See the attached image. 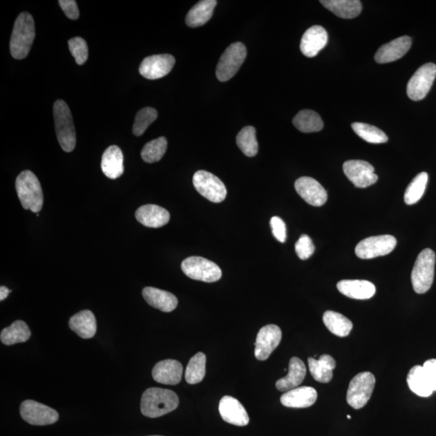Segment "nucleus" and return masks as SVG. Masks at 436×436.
<instances>
[{
	"label": "nucleus",
	"instance_id": "f257e3e1",
	"mask_svg": "<svg viewBox=\"0 0 436 436\" xmlns=\"http://www.w3.org/2000/svg\"><path fill=\"white\" fill-rule=\"evenodd\" d=\"M179 404V397L174 391L150 388L143 392L141 411L148 418H159L175 410Z\"/></svg>",
	"mask_w": 436,
	"mask_h": 436
},
{
	"label": "nucleus",
	"instance_id": "f03ea898",
	"mask_svg": "<svg viewBox=\"0 0 436 436\" xmlns=\"http://www.w3.org/2000/svg\"><path fill=\"white\" fill-rule=\"evenodd\" d=\"M35 35V23L31 14L21 13L14 25L10 41V51L14 59H23L27 57Z\"/></svg>",
	"mask_w": 436,
	"mask_h": 436
},
{
	"label": "nucleus",
	"instance_id": "7ed1b4c3",
	"mask_svg": "<svg viewBox=\"0 0 436 436\" xmlns=\"http://www.w3.org/2000/svg\"><path fill=\"white\" fill-rule=\"evenodd\" d=\"M16 189L22 207L39 213L43 206V193L39 180L30 171H23L16 180Z\"/></svg>",
	"mask_w": 436,
	"mask_h": 436
},
{
	"label": "nucleus",
	"instance_id": "20e7f679",
	"mask_svg": "<svg viewBox=\"0 0 436 436\" xmlns=\"http://www.w3.org/2000/svg\"><path fill=\"white\" fill-rule=\"evenodd\" d=\"M54 117L57 140L61 149L71 152L76 145V134L73 118L68 105L59 99L54 104Z\"/></svg>",
	"mask_w": 436,
	"mask_h": 436
},
{
	"label": "nucleus",
	"instance_id": "39448f33",
	"mask_svg": "<svg viewBox=\"0 0 436 436\" xmlns=\"http://www.w3.org/2000/svg\"><path fill=\"white\" fill-rule=\"evenodd\" d=\"M435 254L426 248L419 253L411 273V282L415 293H426L433 284Z\"/></svg>",
	"mask_w": 436,
	"mask_h": 436
},
{
	"label": "nucleus",
	"instance_id": "423d86ee",
	"mask_svg": "<svg viewBox=\"0 0 436 436\" xmlns=\"http://www.w3.org/2000/svg\"><path fill=\"white\" fill-rule=\"evenodd\" d=\"M376 384V378L370 372L359 373L350 382L347 392L348 404L352 408H363L370 400Z\"/></svg>",
	"mask_w": 436,
	"mask_h": 436
},
{
	"label": "nucleus",
	"instance_id": "0eeeda50",
	"mask_svg": "<svg viewBox=\"0 0 436 436\" xmlns=\"http://www.w3.org/2000/svg\"><path fill=\"white\" fill-rule=\"evenodd\" d=\"M247 57L246 46L241 42L233 43L220 59L216 75L221 82H227L236 75Z\"/></svg>",
	"mask_w": 436,
	"mask_h": 436
},
{
	"label": "nucleus",
	"instance_id": "6e6552de",
	"mask_svg": "<svg viewBox=\"0 0 436 436\" xmlns=\"http://www.w3.org/2000/svg\"><path fill=\"white\" fill-rule=\"evenodd\" d=\"M182 271L191 279L213 283L221 279V268L215 263L199 256L187 258L182 263Z\"/></svg>",
	"mask_w": 436,
	"mask_h": 436
},
{
	"label": "nucleus",
	"instance_id": "1a4fd4ad",
	"mask_svg": "<svg viewBox=\"0 0 436 436\" xmlns=\"http://www.w3.org/2000/svg\"><path fill=\"white\" fill-rule=\"evenodd\" d=\"M193 185L205 198L214 203H221L226 199L227 190L218 177L206 171H196L193 176Z\"/></svg>",
	"mask_w": 436,
	"mask_h": 436
},
{
	"label": "nucleus",
	"instance_id": "9d476101",
	"mask_svg": "<svg viewBox=\"0 0 436 436\" xmlns=\"http://www.w3.org/2000/svg\"><path fill=\"white\" fill-rule=\"evenodd\" d=\"M436 77V65L424 64L416 70L407 84V95L410 99L419 102L426 97Z\"/></svg>",
	"mask_w": 436,
	"mask_h": 436
},
{
	"label": "nucleus",
	"instance_id": "9b49d317",
	"mask_svg": "<svg viewBox=\"0 0 436 436\" xmlns=\"http://www.w3.org/2000/svg\"><path fill=\"white\" fill-rule=\"evenodd\" d=\"M397 239L389 234L363 239L356 247V254L363 260L384 256L395 250Z\"/></svg>",
	"mask_w": 436,
	"mask_h": 436
},
{
	"label": "nucleus",
	"instance_id": "f8f14e48",
	"mask_svg": "<svg viewBox=\"0 0 436 436\" xmlns=\"http://www.w3.org/2000/svg\"><path fill=\"white\" fill-rule=\"evenodd\" d=\"M20 412L23 420L35 426L54 424L59 418L55 410L33 400L23 401Z\"/></svg>",
	"mask_w": 436,
	"mask_h": 436
},
{
	"label": "nucleus",
	"instance_id": "ddd939ff",
	"mask_svg": "<svg viewBox=\"0 0 436 436\" xmlns=\"http://www.w3.org/2000/svg\"><path fill=\"white\" fill-rule=\"evenodd\" d=\"M343 169L348 180L357 188H367L378 180L375 167L366 161L348 160L344 162Z\"/></svg>",
	"mask_w": 436,
	"mask_h": 436
},
{
	"label": "nucleus",
	"instance_id": "4468645a",
	"mask_svg": "<svg viewBox=\"0 0 436 436\" xmlns=\"http://www.w3.org/2000/svg\"><path fill=\"white\" fill-rule=\"evenodd\" d=\"M282 339V332L278 325H267L258 332L255 343V356L258 361H266L271 354L279 346Z\"/></svg>",
	"mask_w": 436,
	"mask_h": 436
},
{
	"label": "nucleus",
	"instance_id": "2eb2a0df",
	"mask_svg": "<svg viewBox=\"0 0 436 436\" xmlns=\"http://www.w3.org/2000/svg\"><path fill=\"white\" fill-rule=\"evenodd\" d=\"M175 64V57L171 55H152L142 61L139 72L147 79H161L170 73Z\"/></svg>",
	"mask_w": 436,
	"mask_h": 436
},
{
	"label": "nucleus",
	"instance_id": "dca6fc26",
	"mask_svg": "<svg viewBox=\"0 0 436 436\" xmlns=\"http://www.w3.org/2000/svg\"><path fill=\"white\" fill-rule=\"evenodd\" d=\"M294 186L296 193L309 205L319 207L327 202V191L319 182L311 177H301L295 182Z\"/></svg>",
	"mask_w": 436,
	"mask_h": 436
},
{
	"label": "nucleus",
	"instance_id": "f3484780",
	"mask_svg": "<svg viewBox=\"0 0 436 436\" xmlns=\"http://www.w3.org/2000/svg\"><path fill=\"white\" fill-rule=\"evenodd\" d=\"M219 412L222 419L228 424L244 426L250 421L247 412L241 402L231 396H225L220 401Z\"/></svg>",
	"mask_w": 436,
	"mask_h": 436
},
{
	"label": "nucleus",
	"instance_id": "a211bd4d",
	"mask_svg": "<svg viewBox=\"0 0 436 436\" xmlns=\"http://www.w3.org/2000/svg\"><path fill=\"white\" fill-rule=\"evenodd\" d=\"M328 41V35L325 28L314 26L306 30L301 38V51L306 57H315L327 46Z\"/></svg>",
	"mask_w": 436,
	"mask_h": 436
},
{
	"label": "nucleus",
	"instance_id": "6ab92c4d",
	"mask_svg": "<svg viewBox=\"0 0 436 436\" xmlns=\"http://www.w3.org/2000/svg\"><path fill=\"white\" fill-rule=\"evenodd\" d=\"M411 44L412 40L408 36L397 38L379 48L376 53L375 60L381 64L399 60L409 51Z\"/></svg>",
	"mask_w": 436,
	"mask_h": 436
},
{
	"label": "nucleus",
	"instance_id": "aec40b11",
	"mask_svg": "<svg viewBox=\"0 0 436 436\" xmlns=\"http://www.w3.org/2000/svg\"><path fill=\"white\" fill-rule=\"evenodd\" d=\"M183 375V366L175 359H165L157 363L152 370V377L156 382L164 385L179 384Z\"/></svg>",
	"mask_w": 436,
	"mask_h": 436
},
{
	"label": "nucleus",
	"instance_id": "412c9836",
	"mask_svg": "<svg viewBox=\"0 0 436 436\" xmlns=\"http://www.w3.org/2000/svg\"><path fill=\"white\" fill-rule=\"evenodd\" d=\"M318 399V392L312 387L303 386L287 391L281 397L282 405L290 408H307Z\"/></svg>",
	"mask_w": 436,
	"mask_h": 436
},
{
	"label": "nucleus",
	"instance_id": "4be33fe9",
	"mask_svg": "<svg viewBox=\"0 0 436 436\" xmlns=\"http://www.w3.org/2000/svg\"><path fill=\"white\" fill-rule=\"evenodd\" d=\"M135 217L146 227L160 228L170 221V214L167 209L156 205H146L138 209Z\"/></svg>",
	"mask_w": 436,
	"mask_h": 436
},
{
	"label": "nucleus",
	"instance_id": "5701e85b",
	"mask_svg": "<svg viewBox=\"0 0 436 436\" xmlns=\"http://www.w3.org/2000/svg\"><path fill=\"white\" fill-rule=\"evenodd\" d=\"M337 289L349 298L368 300L376 294V287L372 282L363 280H343L337 284Z\"/></svg>",
	"mask_w": 436,
	"mask_h": 436
},
{
	"label": "nucleus",
	"instance_id": "b1692460",
	"mask_svg": "<svg viewBox=\"0 0 436 436\" xmlns=\"http://www.w3.org/2000/svg\"><path fill=\"white\" fill-rule=\"evenodd\" d=\"M144 299L152 307L169 313L178 305V299L174 294L164 290L153 287H144L142 290Z\"/></svg>",
	"mask_w": 436,
	"mask_h": 436
},
{
	"label": "nucleus",
	"instance_id": "393cba45",
	"mask_svg": "<svg viewBox=\"0 0 436 436\" xmlns=\"http://www.w3.org/2000/svg\"><path fill=\"white\" fill-rule=\"evenodd\" d=\"M305 375L306 368L303 361L298 357L291 358L289 373L286 377L276 381V389L281 392L294 390L303 382Z\"/></svg>",
	"mask_w": 436,
	"mask_h": 436
},
{
	"label": "nucleus",
	"instance_id": "a878e982",
	"mask_svg": "<svg viewBox=\"0 0 436 436\" xmlns=\"http://www.w3.org/2000/svg\"><path fill=\"white\" fill-rule=\"evenodd\" d=\"M71 330L83 339H91L97 333V324L94 314L90 310L80 311L69 320Z\"/></svg>",
	"mask_w": 436,
	"mask_h": 436
},
{
	"label": "nucleus",
	"instance_id": "bb28decb",
	"mask_svg": "<svg viewBox=\"0 0 436 436\" xmlns=\"http://www.w3.org/2000/svg\"><path fill=\"white\" fill-rule=\"evenodd\" d=\"M103 173L111 180H116L124 173V156L117 146H111L104 152L102 160Z\"/></svg>",
	"mask_w": 436,
	"mask_h": 436
},
{
	"label": "nucleus",
	"instance_id": "cd10ccee",
	"mask_svg": "<svg viewBox=\"0 0 436 436\" xmlns=\"http://www.w3.org/2000/svg\"><path fill=\"white\" fill-rule=\"evenodd\" d=\"M308 363L310 372L315 381L328 383L332 380L333 370L337 367V362L330 354H323L319 359L310 357L308 359Z\"/></svg>",
	"mask_w": 436,
	"mask_h": 436
},
{
	"label": "nucleus",
	"instance_id": "c85d7f7f",
	"mask_svg": "<svg viewBox=\"0 0 436 436\" xmlns=\"http://www.w3.org/2000/svg\"><path fill=\"white\" fill-rule=\"evenodd\" d=\"M320 3L334 15L343 19H353L362 11V4L359 0H322Z\"/></svg>",
	"mask_w": 436,
	"mask_h": 436
},
{
	"label": "nucleus",
	"instance_id": "c756f323",
	"mask_svg": "<svg viewBox=\"0 0 436 436\" xmlns=\"http://www.w3.org/2000/svg\"><path fill=\"white\" fill-rule=\"evenodd\" d=\"M217 3L216 0H203L196 3L186 17L187 26L196 28L205 25L212 17Z\"/></svg>",
	"mask_w": 436,
	"mask_h": 436
},
{
	"label": "nucleus",
	"instance_id": "7c9ffc66",
	"mask_svg": "<svg viewBox=\"0 0 436 436\" xmlns=\"http://www.w3.org/2000/svg\"><path fill=\"white\" fill-rule=\"evenodd\" d=\"M406 381L410 390L416 395L428 397L433 394L434 391L425 375L423 366H415L411 368Z\"/></svg>",
	"mask_w": 436,
	"mask_h": 436
},
{
	"label": "nucleus",
	"instance_id": "2f4dec72",
	"mask_svg": "<svg viewBox=\"0 0 436 436\" xmlns=\"http://www.w3.org/2000/svg\"><path fill=\"white\" fill-rule=\"evenodd\" d=\"M31 337V332L28 325L21 320H17L14 322L10 327L4 328L1 334H0V339L3 344L7 346H11V345L25 343L28 341Z\"/></svg>",
	"mask_w": 436,
	"mask_h": 436
},
{
	"label": "nucleus",
	"instance_id": "473e14b6",
	"mask_svg": "<svg viewBox=\"0 0 436 436\" xmlns=\"http://www.w3.org/2000/svg\"><path fill=\"white\" fill-rule=\"evenodd\" d=\"M323 323L330 332L339 337H346L352 332L353 324L351 320L334 311H325Z\"/></svg>",
	"mask_w": 436,
	"mask_h": 436
},
{
	"label": "nucleus",
	"instance_id": "72a5a7b5",
	"mask_svg": "<svg viewBox=\"0 0 436 436\" xmlns=\"http://www.w3.org/2000/svg\"><path fill=\"white\" fill-rule=\"evenodd\" d=\"M293 123L303 133L319 132L323 129L322 118L317 113L309 109L303 110L296 114Z\"/></svg>",
	"mask_w": 436,
	"mask_h": 436
},
{
	"label": "nucleus",
	"instance_id": "f704fd0d",
	"mask_svg": "<svg viewBox=\"0 0 436 436\" xmlns=\"http://www.w3.org/2000/svg\"><path fill=\"white\" fill-rule=\"evenodd\" d=\"M236 143L244 155L256 156L258 150L256 129L253 126L244 127L238 134Z\"/></svg>",
	"mask_w": 436,
	"mask_h": 436
},
{
	"label": "nucleus",
	"instance_id": "c9c22d12",
	"mask_svg": "<svg viewBox=\"0 0 436 436\" xmlns=\"http://www.w3.org/2000/svg\"><path fill=\"white\" fill-rule=\"evenodd\" d=\"M206 357L202 352L191 358L185 371V380L189 384L195 385L203 381L205 376Z\"/></svg>",
	"mask_w": 436,
	"mask_h": 436
},
{
	"label": "nucleus",
	"instance_id": "e433bc0d",
	"mask_svg": "<svg viewBox=\"0 0 436 436\" xmlns=\"http://www.w3.org/2000/svg\"><path fill=\"white\" fill-rule=\"evenodd\" d=\"M428 181V175L426 172H421L415 177L405 191L404 200L406 205H415L423 198Z\"/></svg>",
	"mask_w": 436,
	"mask_h": 436
},
{
	"label": "nucleus",
	"instance_id": "4c0bfd02",
	"mask_svg": "<svg viewBox=\"0 0 436 436\" xmlns=\"http://www.w3.org/2000/svg\"><path fill=\"white\" fill-rule=\"evenodd\" d=\"M354 133L363 140L372 144L386 143L389 140L386 134L380 129L371 124L356 122L352 124Z\"/></svg>",
	"mask_w": 436,
	"mask_h": 436
},
{
	"label": "nucleus",
	"instance_id": "58836bf2",
	"mask_svg": "<svg viewBox=\"0 0 436 436\" xmlns=\"http://www.w3.org/2000/svg\"><path fill=\"white\" fill-rule=\"evenodd\" d=\"M167 141L161 137L146 144L141 153L142 160L148 164L161 160L167 151Z\"/></svg>",
	"mask_w": 436,
	"mask_h": 436
},
{
	"label": "nucleus",
	"instance_id": "ea45409f",
	"mask_svg": "<svg viewBox=\"0 0 436 436\" xmlns=\"http://www.w3.org/2000/svg\"><path fill=\"white\" fill-rule=\"evenodd\" d=\"M158 117L157 110L153 108H144L139 111L135 117L133 126V133L135 136H141L146 132L148 127L155 121Z\"/></svg>",
	"mask_w": 436,
	"mask_h": 436
},
{
	"label": "nucleus",
	"instance_id": "a19ab883",
	"mask_svg": "<svg viewBox=\"0 0 436 436\" xmlns=\"http://www.w3.org/2000/svg\"><path fill=\"white\" fill-rule=\"evenodd\" d=\"M69 49L79 65H83L88 59L87 42L82 37H74L68 41Z\"/></svg>",
	"mask_w": 436,
	"mask_h": 436
},
{
	"label": "nucleus",
	"instance_id": "79ce46f5",
	"mask_svg": "<svg viewBox=\"0 0 436 436\" xmlns=\"http://www.w3.org/2000/svg\"><path fill=\"white\" fill-rule=\"evenodd\" d=\"M295 251L301 260H308L315 251L312 239L306 234H303L295 244Z\"/></svg>",
	"mask_w": 436,
	"mask_h": 436
},
{
	"label": "nucleus",
	"instance_id": "37998d69",
	"mask_svg": "<svg viewBox=\"0 0 436 436\" xmlns=\"http://www.w3.org/2000/svg\"><path fill=\"white\" fill-rule=\"evenodd\" d=\"M270 225L273 236L280 243H285L287 238L285 222L279 217H273L271 219Z\"/></svg>",
	"mask_w": 436,
	"mask_h": 436
},
{
	"label": "nucleus",
	"instance_id": "c03bdc74",
	"mask_svg": "<svg viewBox=\"0 0 436 436\" xmlns=\"http://www.w3.org/2000/svg\"><path fill=\"white\" fill-rule=\"evenodd\" d=\"M59 3L67 17L70 20H77L79 11L77 3L75 0H59Z\"/></svg>",
	"mask_w": 436,
	"mask_h": 436
},
{
	"label": "nucleus",
	"instance_id": "a18cd8bd",
	"mask_svg": "<svg viewBox=\"0 0 436 436\" xmlns=\"http://www.w3.org/2000/svg\"><path fill=\"white\" fill-rule=\"evenodd\" d=\"M425 375L430 382L433 391H436V359H430L423 366Z\"/></svg>",
	"mask_w": 436,
	"mask_h": 436
},
{
	"label": "nucleus",
	"instance_id": "49530a36",
	"mask_svg": "<svg viewBox=\"0 0 436 436\" xmlns=\"http://www.w3.org/2000/svg\"><path fill=\"white\" fill-rule=\"evenodd\" d=\"M11 292L12 291L8 290L6 286H1V287H0V301H3V300H6Z\"/></svg>",
	"mask_w": 436,
	"mask_h": 436
},
{
	"label": "nucleus",
	"instance_id": "de8ad7c7",
	"mask_svg": "<svg viewBox=\"0 0 436 436\" xmlns=\"http://www.w3.org/2000/svg\"><path fill=\"white\" fill-rule=\"evenodd\" d=\"M347 418L350 419H352V417L351 415H347Z\"/></svg>",
	"mask_w": 436,
	"mask_h": 436
},
{
	"label": "nucleus",
	"instance_id": "09e8293b",
	"mask_svg": "<svg viewBox=\"0 0 436 436\" xmlns=\"http://www.w3.org/2000/svg\"><path fill=\"white\" fill-rule=\"evenodd\" d=\"M151 436H161V435H151Z\"/></svg>",
	"mask_w": 436,
	"mask_h": 436
}]
</instances>
